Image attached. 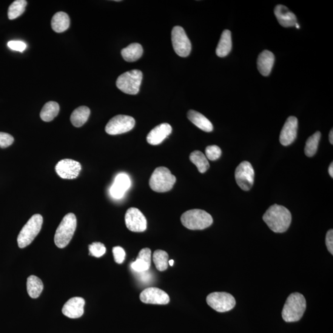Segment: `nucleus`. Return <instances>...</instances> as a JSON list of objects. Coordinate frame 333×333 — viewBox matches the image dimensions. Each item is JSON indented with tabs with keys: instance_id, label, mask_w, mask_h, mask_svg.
Masks as SVG:
<instances>
[{
	"instance_id": "f257e3e1",
	"label": "nucleus",
	"mask_w": 333,
	"mask_h": 333,
	"mask_svg": "<svg viewBox=\"0 0 333 333\" xmlns=\"http://www.w3.org/2000/svg\"><path fill=\"white\" fill-rule=\"evenodd\" d=\"M263 220L273 232L281 233L286 232L289 229L292 216L285 207L274 204L264 213Z\"/></svg>"
},
{
	"instance_id": "f03ea898",
	"label": "nucleus",
	"mask_w": 333,
	"mask_h": 333,
	"mask_svg": "<svg viewBox=\"0 0 333 333\" xmlns=\"http://www.w3.org/2000/svg\"><path fill=\"white\" fill-rule=\"evenodd\" d=\"M306 310V300L304 296L299 292L292 293L284 304L282 317L286 322H295L303 318Z\"/></svg>"
},
{
	"instance_id": "7ed1b4c3",
	"label": "nucleus",
	"mask_w": 333,
	"mask_h": 333,
	"mask_svg": "<svg viewBox=\"0 0 333 333\" xmlns=\"http://www.w3.org/2000/svg\"><path fill=\"white\" fill-rule=\"evenodd\" d=\"M181 224L187 229L201 230L207 229L213 224V218L209 213L201 209L188 210L182 214Z\"/></svg>"
},
{
	"instance_id": "20e7f679",
	"label": "nucleus",
	"mask_w": 333,
	"mask_h": 333,
	"mask_svg": "<svg viewBox=\"0 0 333 333\" xmlns=\"http://www.w3.org/2000/svg\"><path fill=\"white\" fill-rule=\"evenodd\" d=\"M77 228V218L72 213L65 215L57 229L55 243L59 248H64L70 243Z\"/></svg>"
},
{
	"instance_id": "39448f33",
	"label": "nucleus",
	"mask_w": 333,
	"mask_h": 333,
	"mask_svg": "<svg viewBox=\"0 0 333 333\" xmlns=\"http://www.w3.org/2000/svg\"><path fill=\"white\" fill-rule=\"evenodd\" d=\"M176 177L170 170L164 167L156 168L150 180L151 189L156 192L164 193L172 189Z\"/></svg>"
},
{
	"instance_id": "423d86ee",
	"label": "nucleus",
	"mask_w": 333,
	"mask_h": 333,
	"mask_svg": "<svg viewBox=\"0 0 333 333\" xmlns=\"http://www.w3.org/2000/svg\"><path fill=\"white\" fill-rule=\"evenodd\" d=\"M43 217L40 214H35L25 225L18 237V243L20 248L30 245L42 229Z\"/></svg>"
},
{
	"instance_id": "0eeeda50",
	"label": "nucleus",
	"mask_w": 333,
	"mask_h": 333,
	"mask_svg": "<svg viewBox=\"0 0 333 333\" xmlns=\"http://www.w3.org/2000/svg\"><path fill=\"white\" fill-rule=\"evenodd\" d=\"M143 73L139 70H132L122 73L117 79V87L122 92L129 95H136L139 91Z\"/></svg>"
},
{
	"instance_id": "6e6552de",
	"label": "nucleus",
	"mask_w": 333,
	"mask_h": 333,
	"mask_svg": "<svg viewBox=\"0 0 333 333\" xmlns=\"http://www.w3.org/2000/svg\"><path fill=\"white\" fill-rule=\"evenodd\" d=\"M207 304L218 312H226L234 308L236 301L232 294L226 292H215L207 295Z\"/></svg>"
},
{
	"instance_id": "1a4fd4ad",
	"label": "nucleus",
	"mask_w": 333,
	"mask_h": 333,
	"mask_svg": "<svg viewBox=\"0 0 333 333\" xmlns=\"http://www.w3.org/2000/svg\"><path fill=\"white\" fill-rule=\"evenodd\" d=\"M135 125V121L132 117L118 115L110 119L105 130L107 134L110 135H120L132 130Z\"/></svg>"
},
{
	"instance_id": "9d476101",
	"label": "nucleus",
	"mask_w": 333,
	"mask_h": 333,
	"mask_svg": "<svg viewBox=\"0 0 333 333\" xmlns=\"http://www.w3.org/2000/svg\"><path fill=\"white\" fill-rule=\"evenodd\" d=\"M171 39L173 49L176 54L183 58L190 55L192 51V44L183 27H173Z\"/></svg>"
},
{
	"instance_id": "9b49d317",
	"label": "nucleus",
	"mask_w": 333,
	"mask_h": 333,
	"mask_svg": "<svg viewBox=\"0 0 333 333\" xmlns=\"http://www.w3.org/2000/svg\"><path fill=\"white\" fill-rule=\"evenodd\" d=\"M254 170L251 164L244 161L239 165L235 171L236 183L244 191H249L254 184Z\"/></svg>"
},
{
	"instance_id": "f8f14e48",
	"label": "nucleus",
	"mask_w": 333,
	"mask_h": 333,
	"mask_svg": "<svg viewBox=\"0 0 333 333\" xmlns=\"http://www.w3.org/2000/svg\"><path fill=\"white\" fill-rule=\"evenodd\" d=\"M127 229L133 232H143L147 229V220L140 210L135 207L127 210L125 216Z\"/></svg>"
},
{
	"instance_id": "ddd939ff",
	"label": "nucleus",
	"mask_w": 333,
	"mask_h": 333,
	"mask_svg": "<svg viewBox=\"0 0 333 333\" xmlns=\"http://www.w3.org/2000/svg\"><path fill=\"white\" fill-rule=\"evenodd\" d=\"M56 172L63 179H74L78 177L82 170L81 164L72 159H65L56 164Z\"/></svg>"
},
{
	"instance_id": "4468645a",
	"label": "nucleus",
	"mask_w": 333,
	"mask_h": 333,
	"mask_svg": "<svg viewBox=\"0 0 333 333\" xmlns=\"http://www.w3.org/2000/svg\"><path fill=\"white\" fill-rule=\"evenodd\" d=\"M139 298L142 303L158 305H166L170 302L167 293L158 287H148L141 292Z\"/></svg>"
},
{
	"instance_id": "2eb2a0df",
	"label": "nucleus",
	"mask_w": 333,
	"mask_h": 333,
	"mask_svg": "<svg viewBox=\"0 0 333 333\" xmlns=\"http://www.w3.org/2000/svg\"><path fill=\"white\" fill-rule=\"evenodd\" d=\"M298 127V119L294 116L289 117L281 131L280 143L284 146H289L292 144L297 136Z\"/></svg>"
},
{
	"instance_id": "dca6fc26",
	"label": "nucleus",
	"mask_w": 333,
	"mask_h": 333,
	"mask_svg": "<svg viewBox=\"0 0 333 333\" xmlns=\"http://www.w3.org/2000/svg\"><path fill=\"white\" fill-rule=\"evenodd\" d=\"M85 302L83 298L76 297L70 299L64 304L62 312L66 317L70 318L81 317L84 313Z\"/></svg>"
},
{
	"instance_id": "f3484780",
	"label": "nucleus",
	"mask_w": 333,
	"mask_h": 333,
	"mask_svg": "<svg viewBox=\"0 0 333 333\" xmlns=\"http://www.w3.org/2000/svg\"><path fill=\"white\" fill-rule=\"evenodd\" d=\"M172 128L171 125L167 123H163L158 125L151 131L147 136L148 143L152 145L161 144L168 136L171 134Z\"/></svg>"
},
{
	"instance_id": "a211bd4d",
	"label": "nucleus",
	"mask_w": 333,
	"mask_h": 333,
	"mask_svg": "<svg viewBox=\"0 0 333 333\" xmlns=\"http://www.w3.org/2000/svg\"><path fill=\"white\" fill-rule=\"evenodd\" d=\"M131 181L126 173H121L117 175L115 183L111 187L110 193L113 198L120 199L123 197L125 192L129 189Z\"/></svg>"
},
{
	"instance_id": "6ab92c4d",
	"label": "nucleus",
	"mask_w": 333,
	"mask_h": 333,
	"mask_svg": "<svg viewBox=\"0 0 333 333\" xmlns=\"http://www.w3.org/2000/svg\"><path fill=\"white\" fill-rule=\"evenodd\" d=\"M275 15L279 23L284 27L294 26L297 22L295 14L290 11L285 6L278 5L274 10Z\"/></svg>"
},
{
	"instance_id": "aec40b11",
	"label": "nucleus",
	"mask_w": 333,
	"mask_h": 333,
	"mask_svg": "<svg viewBox=\"0 0 333 333\" xmlns=\"http://www.w3.org/2000/svg\"><path fill=\"white\" fill-rule=\"evenodd\" d=\"M152 263V250L144 248L139 251L137 258L131 265L132 269L135 272H144L149 270Z\"/></svg>"
},
{
	"instance_id": "412c9836",
	"label": "nucleus",
	"mask_w": 333,
	"mask_h": 333,
	"mask_svg": "<svg viewBox=\"0 0 333 333\" xmlns=\"http://www.w3.org/2000/svg\"><path fill=\"white\" fill-rule=\"evenodd\" d=\"M275 62V56L271 51L264 50L259 55L257 67L259 72L264 76H268L271 72Z\"/></svg>"
},
{
	"instance_id": "4be33fe9",
	"label": "nucleus",
	"mask_w": 333,
	"mask_h": 333,
	"mask_svg": "<svg viewBox=\"0 0 333 333\" xmlns=\"http://www.w3.org/2000/svg\"><path fill=\"white\" fill-rule=\"evenodd\" d=\"M188 118L199 129L206 132H210L213 130V125L208 119L202 114L194 110H190L188 113Z\"/></svg>"
},
{
	"instance_id": "5701e85b",
	"label": "nucleus",
	"mask_w": 333,
	"mask_h": 333,
	"mask_svg": "<svg viewBox=\"0 0 333 333\" xmlns=\"http://www.w3.org/2000/svg\"><path fill=\"white\" fill-rule=\"evenodd\" d=\"M232 34L229 30H225L221 33L219 41L216 54L220 58L227 56L232 50Z\"/></svg>"
},
{
	"instance_id": "b1692460",
	"label": "nucleus",
	"mask_w": 333,
	"mask_h": 333,
	"mask_svg": "<svg viewBox=\"0 0 333 333\" xmlns=\"http://www.w3.org/2000/svg\"><path fill=\"white\" fill-rule=\"evenodd\" d=\"M70 25V18L64 12L56 13L51 19V27L57 33H61L68 29Z\"/></svg>"
},
{
	"instance_id": "393cba45",
	"label": "nucleus",
	"mask_w": 333,
	"mask_h": 333,
	"mask_svg": "<svg viewBox=\"0 0 333 333\" xmlns=\"http://www.w3.org/2000/svg\"><path fill=\"white\" fill-rule=\"evenodd\" d=\"M143 49L140 44L134 43L125 47L121 51V55L125 61L135 62L143 55Z\"/></svg>"
},
{
	"instance_id": "a878e982",
	"label": "nucleus",
	"mask_w": 333,
	"mask_h": 333,
	"mask_svg": "<svg viewBox=\"0 0 333 333\" xmlns=\"http://www.w3.org/2000/svg\"><path fill=\"white\" fill-rule=\"evenodd\" d=\"M90 115V109L87 106H80L73 111L70 122L74 127H81L86 123Z\"/></svg>"
},
{
	"instance_id": "bb28decb",
	"label": "nucleus",
	"mask_w": 333,
	"mask_h": 333,
	"mask_svg": "<svg viewBox=\"0 0 333 333\" xmlns=\"http://www.w3.org/2000/svg\"><path fill=\"white\" fill-rule=\"evenodd\" d=\"M27 289L30 298L36 299L41 295L44 289V284L39 278L31 275L27 278Z\"/></svg>"
},
{
	"instance_id": "cd10ccee",
	"label": "nucleus",
	"mask_w": 333,
	"mask_h": 333,
	"mask_svg": "<svg viewBox=\"0 0 333 333\" xmlns=\"http://www.w3.org/2000/svg\"><path fill=\"white\" fill-rule=\"evenodd\" d=\"M59 112V105L55 101H49L44 105L41 112L42 121L50 122L58 116Z\"/></svg>"
},
{
	"instance_id": "c85d7f7f",
	"label": "nucleus",
	"mask_w": 333,
	"mask_h": 333,
	"mask_svg": "<svg viewBox=\"0 0 333 333\" xmlns=\"http://www.w3.org/2000/svg\"><path fill=\"white\" fill-rule=\"evenodd\" d=\"M190 161L198 168L199 172L203 173L209 169L210 165L208 159L204 154L199 151H195L191 153L190 156Z\"/></svg>"
},
{
	"instance_id": "c756f323",
	"label": "nucleus",
	"mask_w": 333,
	"mask_h": 333,
	"mask_svg": "<svg viewBox=\"0 0 333 333\" xmlns=\"http://www.w3.org/2000/svg\"><path fill=\"white\" fill-rule=\"evenodd\" d=\"M153 262L159 271L164 272L168 268L169 255L164 250H156L153 254Z\"/></svg>"
},
{
	"instance_id": "7c9ffc66",
	"label": "nucleus",
	"mask_w": 333,
	"mask_h": 333,
	"mask_svg": "<svg viewBox=\"0 0 333 333\" xmlns=\"http://www.w3.org/2000/svg\"><path fill=\"white\" fill-rule=\"evenodd\" d=\"M27 5V2L25 0H16V1H14L8 9V18L10 20H13L19 18L20 16L24 13Z\"/></svg>"
},
{
	"instance_id": "2f4dec72",
	"label": "nucleus",
	"mask_w": 333,
	"mask_h": 333,
	"mask_svg": "<svg viewBox=\"0 0 333 333\" xmlns=\"http://www.w3.org/2000/svg\"><path fill=\"white\" fill-rule=\"evenodd\" d=\"M321 138V133L317 132L314 135L310 136L307 139L306 143L305 155L308 157H312L317 153L318 149V144H319L320 139Z\"/></svg>"
},
{
	"instance_id": "473e14b6",
	"label": "nucleus",
	"mask_w": 333,
	"mask_h": 333,
	"mask_svg": "<svg viewBox=\"0 0 333 333\" xmlns=\"http://www.w3.org/2000/svg\"><path fill=\"white\" fill-rule=\"evenodd\" d=\"M89 255H92L95 257H101L106 252V247L103 244L99 242H95L89 245Z\"/></svg>"
},
{
	"instance_id": "72a5a7b5",
	"label": "nucleus",
	"mask_w": 333,
	"mask_h": 333,
	"mask_svg": "<svg viewBox=\"0 0 333 333\" xmlns=\"http://www.w3.org/2000/svg\"><path fill=\"white\" fill-rule=\"evenodd\" d=\"M221 151L220 147L216 145L207 146L206 148V156L210 161H216L220 158Z\"/></svg>"
},
{
	"instance_id": "f704fd0d",
	"label": "nucleus",
	"mask_w": 333,
	"mask_h": 333,
	"mask_svg": "<svg viewBox=\"0 0 333 333\" xmlns=\"http://www.w3.org/2000/svg\"><path fill=\"white\" fill-rule=\"evenodd\" d=\"M113 252L116 263L121 264L124 263L126 254H125V250L122 247L120 246L113 247Z\"/></svg>"
},
{
	"instance_id": "c9c22d12",
	"label": "nucleus",
	"mask_w": 333,
	"mask_h": 333,
	"mask_svg": "<svg viewBox=\"0 0 333 333\" xmlns=\"http://www.w3.org/2000/svg\"><path fill=\"white\" fill-rule=\"evenodd\" d=\"M14 138L9 133L0 132V147L6 148L9 147L13 143Z\"/></svg>"
},
{
	"instance_id": "e433bc0d",
	"label": "nucleus",
	"mask_w": 333,
	"mask_h": 333,
	"mask_svg": "<svg viewBox=\"0 0 333 333\" xmlns=\"http://www.w3.org/2000/svg\"><path fill=\"white\" fill-rule=\"evenodd\" d=\"M8 47L11 50L23 52L26 49L27 45L21 41H10L8 43Z\"/></svg>"
},
{
	"instance_id": "4c0bfd02",
	"label": "nucleus",
	"mask_w": 333,
	"mask_h": 333,
	"mask_svg": "<svg viewBox=\"0 0 333 333\" xmlns=\"http://www.w3.org/2000/svg\"><path fill=\"white\" fill-rule=\"evenodd\" d=\"M326 245L328 251L333 255V230H329L326 233Z\"/></svg>"
},
{
	"instance_id": "58836bf2",
	"label": "nucleus",
	"mask_w": 333,
	"mask_h": 333,
	"mask_svg": "<svg viewBox=\"0 0 333 333\" xmlns=\"http://www.w3.org/2000/svg\"><path fill=\"white\" fill-rule=\"evenodd\" d=\"M329 174L331 176V178H333V163L330 164L328 169Z\"/></svg>"
},
{
	"instance_id": "ea45409f",
	"label": "nucleus",
	"mask_w": 333,
	"mask_h": 333,
	"mask_svg": "<svg viewBox=\"0 0 333 333\" xmlns=\"http://www.w3.org/2000/svg\"><path fill=\"white\" fill-rule=\"evenodd\" d=\"M329 139L330 143L332 144H333V132H332V129H331V130L330 131L329 135Z\"/></svg>"
},
{
	"instance_id": "a19ab883",
	"label": "nucleus",
	"mask_w": 333,
	"mask_h": 333,
	"mask_svg": "<svg viewBox=\"0 0 333 333\" xmlns=\"http://www.w3.org/2000/svg\"><path fill=\"white\" fill-rule=\"evenodd\" d=\"M173 264H174V261L171 260L169 261V264L170 265V266H173Z\"/></svg>"
},
{
	"instance_id": "79ce46f5",
	"label": "nucleus",
	"mask_w": 333,
	"mask_h": 333,
	"mask_svg": "<svg viewBox=\"0 0 333 333\" xmlns=\"http://www.w3.org/2000/svg\"><path fill=\"white\" fill-rule=\"evenodd\" d=\"M295 26L296 28H300V25H299L298 23H296V24H295Z\"/></svg>"
}]
</instances>
